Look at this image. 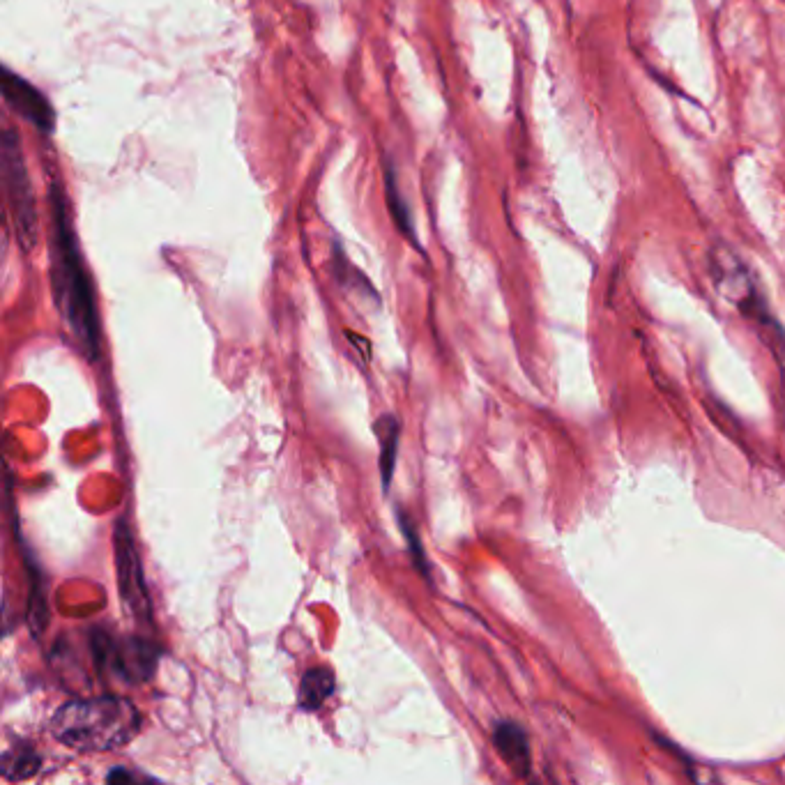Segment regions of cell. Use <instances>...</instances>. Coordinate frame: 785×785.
Returning a JSON list of instances; mask_svg holds the SVG:
<instances>
[{
	"instance_id": "obj_12",
	"label": "cell",
	"mask_w": 785,
	"mask_h": 785,
	"mask_svg": "<svg viewBox=\"0 0 785 785\" xmlns=\"http://www.w3.org/2000/svg\"><path fill=\"white\" fill-rule=\"evenodd\" d=\"M40 756L30 749V746H14L7 749L3 756V774L10 781H24L30 779L37 769H40Z\"/></svg>"
},
{
	"instance_id": "obj_9",
	"label": "cell",
	"mask_w": 785,
	"mask_h": 785,
	"mask_svg": "<svg viewBox=\"0 0 785 785\" xmlns=\"http://www.w3.org/2000/svg\"><path fill=\"white\" fill-rule=\"evenodd\" d=\"M334 693V673L330 668H311L304 673L300 682V696H297V703H300L302 710L316 712L318 707L325 705V700Z\"/></svg>"
},
{
	"instance_id": "obj_7",
	"label": "cell",
	"mask_w": 785,
	"mask_h": 785,
	"mask_svg": "<svg viewBox=\"0 0 785 785\" xmlns=\"http://www.w3.org/2000/svg\"><path fill=\"white\" fill-rule=\"evenodd\" d=\"M0 86H3V97L10 109L26 120V123L40 129L42 134H51L56 127V111L47 97L37 90L33 83L26 81L24 76L14 74L10 70H3L0 76Z\"/></svg>"
},
{
	"instance_id": "obj_4",
	"label": "cell",
	"mask_w": 785,
	"mask_h": 785,
	"mask_svg": "<svg viewBox=\"0 0 785 785\" xmlns=\"http://www.w3.org/2000/svg\"><path fill=\"white\" fill-rule=\"evenodd\" d=\"M0 164H3V185L10 212L17 228V240L26 251L33 249L37 240V203L35 192L30 187V175L26 169L24 152H21L19 136L14 129H7L0 143Z\"/></svg>"
},
{
	"instance_id": "obj_6",
	"label": "cell",
	"mask_w": 785,
	"mask_h": 785,
	"mask_svg": "<svg viewBox=\"0 0 785 785\" xmlns=\"http://www.w3.org/2000/svg\"><path fill=\"white\" fill-rule=\"evenodd\" d=\"M116 565H118V588L123 594L125 606L136 617H148L150 620V597L143 578V567L136 553L132 532H129L125 521H118L116 528Z\"/></svg>"
},
{
	"instance_id": "obj_1",
	"label": "cell",
	"mask_w": 785,
	"mask_h": 785,
	"mask_svg": "<svg viewBox=\"0 0 785 785\" xmlns=\"http://www.w3.org/2000/svg\"><path fill=\"white\" fill-rule=\"evenodd\" d=\"M51 203V277L56 307L63 314L74 339L79 341L88 360H97L99 353V320L86 265H83L76 233L72 228L67 198L60 185L53 182L49 189Z\"/></svg>"
},
{
	"instance_id": "obj_11",
	"label": "cell",
	"mask_w": 785,
	"mask_h": 785,
	"mask_svg": "<svg viewBox=\"0 0 785 785\" xmlns=\"http://www.w3.org/2000/svg\"><path fill=\"white\" fill-rule=\"evenodd\" d=\"M376 431L380 440V475H383V489L387 493L392 486L396 447H399V422L392 415H385L376 424Z\"/></svg>"
},
{
	"instance_id": "obj_13",
	"label": "cell",
	"mask_w": 785,
	"mask_h": 785,
	"mask_svg": "<svg viewBox=\"0 0 785 785\" xmlns=\"http://www.w3.org/2000/svg\"><path fill=\"white\" fill-rule=\"evenodd\" d=\"M399 521H401V528H403V535L408 537V544H410V553H413V558H415V565L419 567V571H422V574H426L429 576V565H426V558L422 555V548H419V539H417V535H415V530H413V523L408 521V516H399Z\"/></svg>"
},
{
	"instance_id": "obj_2",
	"label": "cell",
	"mask_w": 785,
	"mask_h": 785,
	"mask_svg": "<svg viewBox=\"0 0 785 785\" xmlns=\"http://www.w3.org/2000/svg\"><path fill=\"white\" fill-rule=\"evenodd\" d=\"M141 730V714L127 698L97 696L70 700L56 712L51 733L60 744L81 753L116 751Z\"/></svg>"
},
{
	"instance_id": "obj_5",
	"label": "cell",
	"mask_w": 785,
	"mask_h": 785,
	"mask_svg": "<svg viewBox=\"0 0 785 785\" xmlns=\"http://www.w3.org/2000/svg\"><path fill=\"white\" fill-rule=\"evenodd\" d=\"M93 645L97 657L109 661L113 673L125 677L127 682H146L155 673L159 650L150 640L125 638L120 643H113L109 636H97Z\"/></svg>"
},
{
	"instance_id": "obj_10",
	"label": "cell",
	"mask_w": 785,
	"mask_h": 785,
	"mask_svg": "<svg viewBox=\"0 0 785 785\" xmlns=\"http://www.w3.org/2000/svg\"><path fill=\"white\" fill-rule=\"evenodd\" d=\"M385 196H387V208H390L394 224L399 226V231L417 247L419 240H417V233H415V221H413V215H410L406 196L401 194L399 182H396L394 166L390 162L385 164Z\"/></svg>"
},
{
	"instance_id": "obj_3",
	"label": "cell",
	"mask_w": 785,
	"mask_h": 785,
	"mask_svg": "<svg viewBox=\"0 0 785 785\" xmlns=\"http://www.w3.org/2000/svg\"><path fill=\"white\" fill-rule=\"evenodd\" d=\"M712 274L716 286H719L721 291L726 293V297H730V300L737 304V309L767 332L769 344L785 346V332L772 318V314H769L765 297H762V293L758 291V284L749 274V268L739 261L733 251L730 249L712 251Z\"/></svg>"
},
{
	"instance_id": "obj_8",
	"label": "cell",
	"mask_w": 785,
	"mask_h": 785,
	"mask_svg": "<svg viewBox=\"0 0 785 785\" xmlns=\"http://www.w3.org/2000/svg\"><path fill=\"white\" fill-rule=\"evenodd\" d=\"M493 746L498 756L507 762V767L518 776L528 779L532 769V751L528 733L514 721H500L493 728Z\"/></svg>"
}]
</instances>
